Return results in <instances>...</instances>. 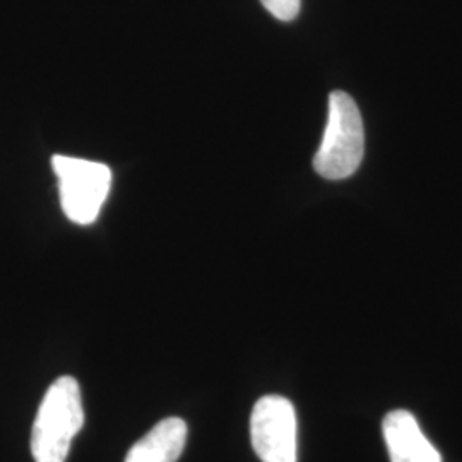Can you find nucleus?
Here are the masks:
<instances>
[{
  "label": "nucleus",
  "mask_w": 462,
  "mask_h": 462,
  "mask_svg": "<svg viewBox=\"0 0 462 462\" xmlns=\"http://www.w3.org/2000/svg\"><path fill=\"white\" fill-rule=\"evenodd\" d=\"M84 425L81 387L74 377L55 380L45 393L32 431L34 462H66Z\"/></svg>",
  "instance_id": "1"
},
{
  "label": "nucleus",
  "mask_w": 462,
  "mask_h": 462,
  "mask_svg": "<svg viewBox=\"0 0 462 462\" xmlns=\"http://www.w3.org/2000/svg\"><path fill=\"white\" fill-rule=\"evenodd\" d=\"M364 154V120L358 105L345 91L330 93L326 133L315 152V171L328 180H343L360 168Z\"/></svg>",
  "instance_id": "2"
},
{
  "label": "nucleus",
  "mask_w": 462,
  "mask_h": 462,
  "mask_svg": "<svg viewBox=\"0 0 462 462\" xmlns=\"http://www.w3.org/2000/svg\"><path fill=\"white\" fill-rule=\"evenodd\" d=\"M53 173L59 179L62 211L72 223L93 225L108 198L112 170L105 163L55 154Z\"/></svg>",
  "instance_id": "3"
},
{
  "label": "nucleus",
  "mask_w": 462,
  "mask_h": 462,
  "mask_svg": "<svg viewBox=\"0 0 462 462\" xmlns=\"http://www.w3.org/2000/svg\"><path fill=\"white\" fill-rule=\"evenodd\" d=\"M297 413L281 396L261 397L250 416V439L263 462H297Z\"/></svg>",
  "instance_id": "4"
},
{
  "label": "nucleus",
  "mask_w": 462,
  "mask_h": 462,
  "mask_svg": "<svg viewBox=\"0 0 462 462\" xmlns=\"http://www.w3.org/2000/svg\"><path fill=\"white\" fill-rule=\"evenodd\" d=\"M382 430L391 462H442L440 452L431 446L410 411H391L383 418Z\"/></svg>",
  "instance_id": "5"
},
{
  "label": "nucleus",
  "mask_w": 462,
  "mask_h": 462,
  "mask_svg": "<svg viewBox=\"0 0 462 462\" xmlns=\"http://www.w3.org/2000/svg\"><path fill=\"white\" fill-rule=\"evenodd\" d=\"M187 444V425L180 418H165L134 444L125 462H177Z\"/></svg>",
  "instance_id": "6"
},
{
  "label": "nucleus",
  "mask_w": 462,
  "mask_h": 462,
  "mask_svg": "<svg viewBox=\"0 0 462 462\" xmlns=\"http://www.w3.org/2000/svg\"><path fill=\"white\" fill-rule=\"evenodd\" d=\"M265 9L280 21H293L300 14L301 0H261Z\"/></svg>",
  "instance_id": "7"
}]
</instances>
